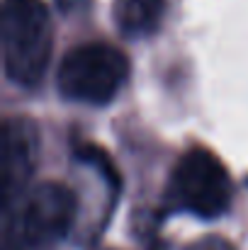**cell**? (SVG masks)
Segmentation results:
<instances>
[{"instance_id": "5b68a950", "label": "cell", "mask_w": 248, "mask_h": 250, "mask_svg": "<svg viewBox=\"0 0 248 250\" xmlns=\"http://www.w3.org/2000/svg\"><path fill=\"white\" fill-rule=\"evenodd\" d=\"M39 163V129L29 117H10L0 134V199L12 204L29 187Z\"/></svg>"}, {"instance_id": "3957f363", "label": "cell", "mask_w": 248, "mask_h": 250, "mask_svg": "<svg viewBox=\"0 0 248 250\" xmlns=\"http://www.w3.org/2000/svg\"><path fill=\"white\" fill-rule=\"evenodd\" d=\"M234 187L224 163L204 146L187 148L170 172L165 211H187L200 219H217L231 207Z\"/></svg>"}, {"instance_id": "7a4b0ae2", "label": "cell", "mask_w": 248, "mask_h": 250, "mask_svg": "<svg viewBox=\"0 0 248 250\" xmlns=\"http://www.w3.org/2000/svg\"><path fill=\"white\" fill-rule=\"evenodd\" d=\"M51 17L42 0L2 2V66L22 87L42 83L51 59Z\"/></svg>"}, {"instance_id": "277c9868", "label": "cell", "mask_w": 248, "mask_h": 250, "mask_svg": "<svg viewBox=\"0 0 248 250\" xmlns=\"http://www.w3.org/2000/svg\"><path fill=\"white\" fill-rule=\"evenodd\" d=\"M129 78V59L122 49L90 42L71 49L59 66V92L85 104H107Z\"/></svg>"}, {"instance_id": "52a82bcc", "label": "cell", "mask_w": 248, "mask_h": 250, "mask_svg": "<svg viewBox=\"0 0 248 250\" xmlns=\"http://www.w3.org/2000/svg\"><path fill=\"white\" fill-rule=\"evenodd\" d=\"M154 250H234V246L219 236H204L195 243H187V246H170V243H158Z\"/></svg>"}, {"instance_id": "6da1fadb", "label": "cell", "mask_w": 248, "mask_h": 250, "mask_svg": "<svg viewBox=\"0 0 248 250\" xmlns=\"http://www.w3.org/2000/svg\"><path fill=\"white\" fill-rule=\"evenodd\" d=\"M76 211L78 199L66 185L29 187L2 207V250H54L68 236Z\"/></svg>"}, {"instance_id": "8992f818", "label": "cell", "mask_w": 248, "mask_h": 250, "mask_svg": "<svg viewBox=\"0 0 248 250\" xmlns=\"http://www.w3.org/2000/svg\"><path fill=\"white\" fill-rule=\"evenodd\" d=\"M165 0H114V24L124 37H146L161 27Z\"/></svg>"}, {"instance_id": "ba28073f", "label": "cell", "mask_w": 248, "mask_h": 250, "mask_svg": "<svg viewBox=\"0 0 248 250\" xmlns=\"http://www.w3.org/2000/svg\"><path fill=\"white\" fill-rule=\"evenodd\" d=\"M90 5H92V0H56V7L64 15H83L90 10Z\"/></svg>"}]
</instances>
